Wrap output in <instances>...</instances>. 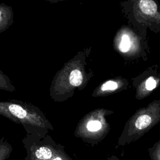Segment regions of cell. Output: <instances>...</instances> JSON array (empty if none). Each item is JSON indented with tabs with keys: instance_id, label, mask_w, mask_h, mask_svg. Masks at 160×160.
I'll use <instances>...</instances> for the list:
<instances>
[{
	"instance_id": "4",
	"label": "cell",
	"mask_w": 160,
	"mask_h": 160,
	"mask_svg": "<svg viewBox=\"0 0 160 160\" xmlns=\"http://www.w3.org/2000/svg\"><path fill=\"white\" fill-rule=\"evenodd\" d=\"M9 110L12 114L20 119H23L27 116V112L21 106L17 104L9 105Z\"/></svg>"
},
{
	"instance_id": "1",
	"label": "cell",
	"mask_w": 160,
	"mask_h": 160,
	"mask_svg": "<svg viewBox=\"0 0 160 160\" xmlns=\"http://www.w3.org/2000/svg\"><path fill=\"white\" fill-rule=\"evenodd\" d=\"M139 8L141 11L148 15L154 14L157 11V5L152 0H141Z\"/></svg>"
},
{
	"instance_id": "3",
	"label": "cell",
	"mask_w": 160,
	"mask_h": 160,
	"mask_svg": "<svg viewBox=\"0 0 160 160\" xmlns=\"http://www.w3.org/2000/svg\"><path fill=\"white\" fill-rule=\"evenodd\" d=\"M82 81V75L78 69H74L69 75V82L74 86H79Z\"/></svg>"
},
{
	"instance_id": "6",
	"label": "cell",
	"mask_w": 160,
	"mask_h": 160,
	"mask_svg": "<svg viewBox=\"0 0 160 160\" xmlns=\"http://www.w3.org/2000/svg\"><path fill=\"white\" fill-rule=\"evenodd\" d=\"M131 46L130 39L128 35L124 34L121 38V43L119 44V49L123 52H126L129 51Z\"/></svg>"
},
{
	"instance_id": "11",
	"label": "cell",
	"mask_w": 160,
	"mask_h": 160,
	"mask_svg": "<svg viewBox=\"0 0 160 160\" xmlns=\"http://www.w3.org/2000/svg\"><path fill=\"white\" fill-rule=\"evenodd\" d=\"M1 11H0V21H1Z\"/></svg>"
},
{
	"instance_id": "2",
	"label": "cell",
	"mask_w": 160,
	"mask_h": 160,
	"mask_svg": "<svg viewBox=\"0 0 160 160\" xmlns=\"http://www.w3.org/2000/svg\"><path fill=\"white\" fill-rule=\"evenodd\" d=\"M151 121L152 119L151 116L148 114H142L137 118L134 126L138 129L142 130L149 126L151 123Z\"/></svg>"
},
{
	"instance_id": "5",
	"label": "cell",
	"mask_w": 160,
	"mask_h": 160,
	"mask_svg": "<svg viewBox=\"0 0 160 160\" xmlns=\"http://www.w3.org/2000/svg\"><path fill=\"white\" fill-rule=\"evenodd\" d=\"M36 156L42 160H46L49 159L52 156V152L48 148H40L36 151Z\"/></svg>"
},
{
	"instance_id": "8",
	"label": "cell",
	"mask_w": 160,
	"mask_h": 160,
	"mask_svg": "<svg viewBox=\"0 0 160 160\" xmlns=\"http://www.w3.org/2000/svg\"><path fill=\"white\" fill-rule=\"evenodd\" d=\"M118 88L117 82L112 81H108L104 82L101 86L102 91H108V90H114Z\"/></svg>"
},
{
	"instance_id": "10",
	"label": "cell",
	"mask_w": 160,
	"mask_h": 160,
	"mask_svg": "<svg viewBox=\"0 0 160 160\" xmlns=\"http://www.w3.org/2000/svg\"><path fill=\"white\" fill-rule=\"evenodd\" d=\"M54 160H62L61 158H59V157H58V158H55Z\"/></svg>"
},
{
	"instance_id": "7",
	"label": "cell",
	"mask_w": 160,
	"mask_h": 160,
	"mask_svg": "<svg viewBox=\"0 0 160 160\" xmlns=\"http://www.w3.org/2000/svg\"><path fill=\"white\" fill-rule=\"evenodd\" d=\"M101 128V123L98 121H91L87 124V128L89 131H97Z\"/></svg>"
},
{
	"instance_id": "9",
	"label": "cell",
	"mask_w": 160,
	"mask_h": 160,
	"mask_svg": "<svg viewBox=\"0 0 160 160\" xmlns=\"http://www.w3.org/2000/svg\"><path fill=\"white\" fill-rule=\"evenodd\" d=\"M146 88L149 90L151 91L156 88V82L152 77H149L146 81Z\"/></svg>"
}]
</instances>
